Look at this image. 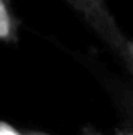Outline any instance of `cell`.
Listing matches in <instances>:
<instances>
[{"instance_id": "cell-1", "label": "cell", "mask_w": 133, "mask_h": 135, "mask_svg": "<svg viewBox=\"0 0 133 135\" xmlns=\"http://www.w3.org/2000/svg\"><path fill=\"white\" fill-rule=\"evenodd\" d=\"M65 2L85 19V22L108 46H111L116 53L120 51L126 38L108 10L104 0H65Z\"/></svg>"}, {"instance_id": "cell-2", "label": "cell", "mask_w": 133, "mask_h": 135, "mask_svg": "<svg viewBox=\"0 0 133 135\" xmlns=\"http://www.w3.org/2000/svg\"><path fill=\"white\" fill-rule=\"evenodd\" d=\"M21 21L12 9L10 0H0V41L17 43L19 41Z\"/></svg>"}, {"instance_id": "cell-3", "label": "cell", "mask_w": 133, "mask_h": 135, "mask_svg": "<svg viewBox=\"0 0 133 135\" xmlns=\"http://www.w3.org/2000/svg\"><path fill=\"white\" fill-rule=\"evenodd\" d=\"M120 98V108L125 113V122H126V128L133 130V91L121 89L118 94Z\"/></svg>"}, {"instance_id": "cell-4", "label": "cell", "mask_w": 133, "mask_h": 135, "mask_svg": "<svg viewBox=\"0 0 133 135\" xmlns=\"http://www.w3.org/2000/svg\"><path fill=\"white\" fill-rule=\"evenodd\" d=\"M118 55L125 60L130 72L133 74V40H125V43L121 46V50L118 51Z\"/></svg>"}, {"instance_id": "cell-5", "label": "cell", "mask_w": 133, "mask_h": 135, "mask_svg": "<svg viewBox=\"0 0 133 135\" xmlns=\"http://www.w3.org/2000/svg\"><path fill=\"white\" fill-rule=\"evenodd\" d=\"M82 135H104V133H101V132H97L94 127H84L82 128ZM116 135H133V130L130 128H121V130H116Z\"/></svg>"}, {"instance_id": "cell-6", "label": "cell", "mask_w": 133, "mask_h": 135, "mask_svg": "<svg viewBox=\"0 0 133 135\" xmlns=\"http://www.w3.org/2000/svg\"><path fill=\"white\" fill-rule=\"evenodd\" d=\"M0 135H22L21 132H17L14 127L7 125V123L0 122Z\"/></svg>"}, {"instance_id": "cell-7", "label": "cell", "mask_w": 133, "mask_h": 135, "mask_svg": "<svg viewBox=\"0 0 133 135\" xmlns=\"http://www.w3.org/2000/svg\"><path fill=\"white\" fill-rule=\"evenodd\" d=\"M29 135H44V133H29Z\"/></svg>"}]
</instances>
